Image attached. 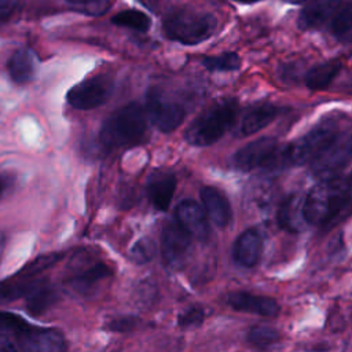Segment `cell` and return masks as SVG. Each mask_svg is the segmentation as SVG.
I'll return each instance as SVG.
<instances>
[{"label": "cell", "instance_id": "9c48e42d", "mask_svg": "<svg viewBox=\"0 0 352 352\" xmlns=\"http://www.w3.org/2000/svg\"><path fill=\"white\" fill-rule=\"evenodd\" d=\"M146 110L148 114V118L151 122L162 132H170L175 131L184 118V110L183 107L172 102L170 99H166L160 92L150 91L147 94V103Z\"/></svg>", "mask_w": 352, "mask_h": 352}, {"label": "cell", "instance_id": "4fadbf2b", "mask_svg": "<svg viewBox=\"0 0 352 352\" xmlns=\"http://www.w3.org/2000/svg\"><path fill=\"white\" fill-rule=\"evenodd\" d=\"M228 305L236 311L249 312L260 316L274 318L279 314V304L270 297L252 294L248 292H232L227 297Z\"/></svg>", "mask_w": 352, "mask_h": 352}, {"label": "cell", "instance_id": "ac0fdd59", "mask_svg": "<svg viewBox=\"0 0 352 352\" xmlns=\"http://www.w3.org/2000/svg\"><path fill=\"white\" fill-rule=\"evenodd\" d=\"M110 275L111 271L104 263L94 261L84 268H78L77 272L70 278V285L76 292L88 294L92 293Z\"/></svg>", "mask_w": 352, "mask_h": 352}, {"label": "cell", "instance_id": "ffe728a7", "mask_svg": "<svg viewBox=\"0 0 352 352\" xmlns=\"http://www.w3.org/2000/svg\"><path fill=\"white\" fill-rule=\"evenodd\" d=\"M58 300L56 292L44 280H37L34 287L26 296L28 311L33 315H41Z\"/></svg>", "mask_w": 352, "mask_h": 352}, {"label": "cell", "instance_id": "f35d334b", "mask_svg": "<svg viewBox=\"0 0 352 352\" xmlns=\"http://www.w3.org/2000/svg\"><path fill=\"white\" fill-rule=\"evenodd\" d=\"M3 187H4V186H3V180L0 179V195H1V192H3Z\"/></svg>", "mask_w": 352, "mask_h": 352}, {"label": "cell", "instance_id": "83f0119b", "mask_svg": "<svg viewBox=\"0 0 352 352\" xmlns=\"http://www.w3.org/2000/svg\"><path fill=\"white\" fill-rule=\"evenodd\" d=\"M248 340L252 345L258 349H267L279 340V333L276 329L270 326H254L248 334Z\"/></svg>", "mask_w": 352, "mask_h": 352}, {"label": "cell", "instance_id": "44dd1931", "mask_svg": "<svg viewBox=\"0 0 352 352\" xmlns=\"http://www.w3.org/2000/svg\"><path fill=\"white\" fill-rule=\"evenodd\" d=\"M10 77L18 84H25L34 74V58L29 50H18L12 54L7 65Z\"/></svg>", "mask_w": 352, "mask_h": 352}, {"label": "cell", "instance_id": "ab89813d", "mask_svg": "<svg viewBox=\"0 0 352 352\" xmlns=\"http://www.w3.org/2000/svg\"><path fill=\"white\" fill-rule=\"evenodd\" d=\"M349 186H351V191H352V175H351V180H349Z\"/></svg>", "mask_w": 352, "mask_h": 352}, {"label": "cell", "instance_id": "e575fe53", "mask_svg": "<svg viewBox=\"0 0 352 352\" xmlns=\"http://www.w3.org/2000/svg\"><path fill=\"white\" fill-rule=\"evenodd\" d=\"M3 249H4V235L0 231V260H1V254H3Z\"/></svg>", "mask_w": 352, "mask_h": 352}, {"label": "cell", "instance_id": "f546056e", "mask_svg": "<svg viewBox=\"0 0 352 352\" xmlns=\"http://www.w3.org/2000/svg\"><path fill=\"white\" fill-rule=\"evenodd\" d=\"M62 256L58 253H50V254H44L37 257L34 261H32L29 265H26L22 271L21 275L26 276V278H32L37 274H40L41 271L50 268L51 265H54Z\"/></svg>", "mask_w": 352, "mask_h": 352}, {"label": "cell", "instance_id": "277c9868", "mask_svg": "<svg viewBox=\"0 0 352 352\" xmlns=\"http://www.w3.org/2000/svg\"><path fill=\"white\" fill-rule=\"evenodd\" d=\"M217 22L212 14L192 8H177L164 19V32L168 38L194 45L208 40L216 30Z\"/></svg>", "mask_w": 352, "mask_h": 352}, {"label": "cell", "instance_id": "4dcf8cb0", "mask_svg": "<svg viewBox=\"0 0 352 352\" xmlns=\"http://www.w3.org/2000/svg\"><path fill=\"white\" fill-rule=\"evenodd\" d=\"M29 327V323H26L21 316L11 312L0 311V333L14 331L18 334Z\"/></svg>", "mask_w": 352, "mask_h": 352}, {"label": "cell", "instance_id": "d6986e66", "mask_svg": "<svg viewBox=\"0 0 352 352\" xmlns=\"http://www.w3.org/2000/svg\"><path fill=\"white\" fill-rule=\"evenodd\" d=\"M304 197L298 194L289 195L278 210V223L290 232H298L307 224L304 216Z\"/></svg>", "mask_w": 352, "mask_h": 352}, {"label": "cell", "instance_id": "d590c367", "mask_svg": "<svg viewBox=\"0 0 352 352\" xmlns=\"http://www.w3.org/2000/svg\"><path fill=\"white\" fill-rule=\"evenodd\" d=\"M236 3H241V4H252V3H257L260 0H234Z\"/></svg>", "mask_w": 352, "mask_h": 352}, {"label": "cell", "instance_id": "e0dca14e", "mask_svg": "<svg viewBox=\"0 0 352 352\" xmlns=\"http://www.w3.org/2000/svg\"><path fill=\"white\" fill-rule=\"evenodd\" d=\"M341 0H312L305 6L297 19V25L302 30L320 28L337 11Z\"/></svg>", "mask_w": 352, "mask_h": 352}, {"label": "cell", "instance_id": "cb8c5ba5", "mask_svg": "<svg viewBox=\"0 0 352 352\" xmlns=\"http://www.w3.org/2000/svg\"><path fill=\"white\" fill-rule=\"evenodd\" d=\"M36 283L37 280H33L32 278H26L21 274H18V276L15 275L12 279L0 282V302L12 301L23 296L26 297Z\"/></svg>", "mask_w": 352, "mask_h": 352}, {"label": "cell", "instance_id": "3957f363", "mask_svg": "<svg viewBox=\"0 0 352 352\" xmlns=\"http://www.w3.org/2000/svg\"><path fill=\"white\" fill-rule=\"evenodd\" d=\"M238 104L234 99H221L199 114L187 128L186 140L198 147L217 142L234 124Z\"/></svg>", "mask_w": 352, "mask_h": 352}, {"label": "cell", "instance_id": "1f68e13d", "mask_svg": "<svg viewBox=\"0 0 352 352\" xmlns=\"http://www.w3.org/2000/svg\"><path fill=\"white\" fill-rule=\"evenodd\" d=\"M204 309L199 307H191L188 309H186L183 314H180L179 316V326L183 329H190V327H195L198 324L202 323L204 320Z\"/></svg>", "mask_w": 352, "mask_h": 352}, {"label": "cell", "instance_id": "30bf717a", "mask_svg": "<svg viewBox=\"0 0 352 352\" xmlns=\"http://www.w3.org/2000/svg\"><path fill=\"white\" fill-rule=\"evenodd\" d=\"M276 151V139L271 136L258 138L246 146L241 147L231 160L235 169L242 172L253 170L258 166L267 165L270 158Z\"/></svg>", "mask_w": 352, "mask_h": 352}, {"label": "cell", "instance_id": "6da1fadb", "mask_svg": "<svg viewBox=\"0 0 352 352\" xmlns=\"http://www.w3.org/2000/svg\"><path fill=\"white\" fill-rule=\"evenodd\" d=\"M351 186L340 176L319 182L304 199V216L307 223L327 226L337 220L349 206Z\"/></svg>", "mask_w": 352, "mask_h": 352}, {"label": "cell", "instance_id": "74e56055", "mask_svg": "<svg viewBox=\"0 0 352 352\" xmlns=\"http://www.w3.org/2000/svg\"><path fill=\"white\" fill-rule=\"evenodd\" d=\"M69 3H76V4H80V3H89V1H94V0H67Z\"/></svg>", "mask_w": 352, "mask_h": 352}, {"label": "cell", "instance_id": "8fae6325", "mask_svg": "<svg viewBox=\"0 0 352 352\" xmlns=\"http://www.w3.org/2000/svg\"><path fill=\"white\" fill-rule=\"evenodd\" d=\"M22 352H65L66 341L55 329H26L16 334Z\"/></svg>", "mask_w": 352, "mask_h": 352}, {"label": "cell", "instance_id": "f1b7e54d", "mask_svg": "<svg viewBox=\"0 0 352 352\" xmlns=\"http://www.w3.org/2000/svg\"><path fill=\"white\" fill-rule=\"evenodd\" d=\"M155 252H157V248L151 238H140L132 246L129 252V257L136 264H146L154 258Z\"/></svg>", "mask_w": 352, "mask_h": 352}, {"label": "cell", "instance_id": "7402d4cb", "mask_svg": "<svg viewBox=\"0 0 352 352\" xmlns=\"http://www.w3.org/2000/svg\"><path fill=\"white\" fill-rule=\"evenodd\" d=\"M278 107L272 104H263L252 109L243 118L241 125L242 135H253L263 128H265L270 122L275 120L278 116Z\"/></svg>", "mask_w": 352, "mask_h": 352}, {"label": "cell", "instance_id": "603a6c76", "mask_svg": "<svg viewBox=\"0 0 352 352\" xmlns=\"http://www.w3.org/2000/svg\"><path fill=\"white\" fill-rule=\"evenodd\" d=\"M340 70H341V63L338 60H329V62L316 65L312 69H309L307 73V78H305L307 87L312 91L324 89L333 82V80L337 77Z\"/></svg>", "mask_w": 352, "mask_h": 352}, {"label": "cell", "instance_id": "5b68a950", "mask_svg": "<svg viewBox=\"0 0 352 352\" xmlns=\"http://www.w3.org/2000/svg\"><path fill=\"white\" fill-rule=\"evenodd\" d=\"M338 136V125L334 120H324L314 126L301 139L290 143L285 150L286 162L302 165L319 155Z\"/></svg>", "mask_w": 352, "mask_h": 352}, {"label": "cell", "instance_id": "52a82bcc", "mask_svg": "<svg viewBox=\"0 0 352 352\" xmlns=\"http://www.w3.org/2000/svg\"><path fill=\"white\" fill-rule=\"evenodd\" d=\"M352 154V136H337L319 155L312 161V172L315 176L324 179L336 177L345 166Z\"/></svg>", "mask_w": 352, "mask_h": 352}, {"label": "cell", "instance_id": "836d02e7", "mask_svg": "<svg viewBox=\"0 0 352 352\" xmlns=\"http://www.w3.org/2000/svg\"><path fill=\"white\" fill-rule=\"evenodd\" d=\"M0 352H19V351L6 336L0 334Z\"/></svg>", "mask_w": 352, "mask_h": 352}, {"label": "cell", "instance_id": "484cf974", "mask_svg": "<svg viewBox=\"0 0 352 352\" xmlns=\"http://www.w3.org/2000/svg\"><path fill=\"white\" fill-rule=\"evenodd\" d=\"M111 22L114 25L129 28V29H133L138 32H147L151 25V19L144 12L138 11V10L120 11L118 14H116L113 16Z\"/></svg>", "mask_w": 352, "mask_h": 352}, {"label": "cell", "instance_id": "8d00e7d4", "mask_svg": "<svg viewBox=\"0 0 352 352\" xmlns=\"http://www.w3.org/2000/svg\"><path fill=\"white\" fill-rule=\"evenodd\" d=\"M283 1L290 3V4H301V3H304V1H307V0H283Z\"/></svg>", "mask_w": 352, "mask_h": 352}, {"label": "cell", "instance_id": "9a60e30c", "mask_svg": "<svg viewBox=\"0 0 352 352\" xmlns=\"http://www.w3.org/2000/svg\"><path fill=\"white\" fill-rule=\"evenodd\" d=\"M201 201L208 219L217 227H226L231 220V208L226 195L212 186L201 188Z\"/></svg>", "mask_w": 352, "mask_h": 352}, {"label": "cell", "instance_id": "4316f807", "mask_svg": "<svg viewBox=\"0 0 352 352\" xmlns=\"http://www.w3.org/2000/svg\"><path fill=\"white\" fill-rule=\"evenodd\" d=\"M202 65L209 72H232L241 67V58L235 52H226L216 56H205Z\"/></svg>", "mask_w": 352, "mask_h": 352}, {"label": "cell", "instance_id": "8992f818", "mask_svg": "<svg viewBox=\"0 0 352 352\" xmlns=\"http://www.w3.org/2000/svg\"><path fill=\"white\" fill-rule=\"evenodd\" d=\"M190 248L191 236L177 221H170L164 226L161 234V257L169 271H177L186 264Z\"/></svg>", "mask_w": 352, "mask_h": 352}, {"label": "cell", "instance_id": "7c38bea8", "mask_svg": "<svg viewBox=\"0 0 352 352\" xmlns=\"http://www.w3.org/2000/svg\"><path fill=\"white\" fill-rule=\"evenodd\" d=\"M176 221L194 239L204 241L209 235L208 216L195 201L186 199L177 205Z\"/></svg>", "mask_w": 352, "mask_h": 352}, {"label": "cell", "instance_id": "7a4b0ae2", "mask_svg": "<svg viewBox=\"0 0 352 352\" xmlns=\"http://www.w3.org/2000/svg\"><path fill=\"white\" fill-rule=\"evenodd\" d=\"M146 113L138 103H129L114 111L100 129V142L107 148L128 147L139 143L146 133Z\"/></svg>", "mask_w": 352, "mask_h": 352}, {"label": "cell", "instance_id": "d4e9b609", "mask_svg": "<svg viewBox=\"0 0 352 352\" xmlns=\"http://www.w3.org/2000/svg\"><path fill=\"white\" fill-rule=\"evenodd\" d=\"M331 32L340 41H352V0L344 4L333 18Z\"/></svg>", "mask_w": 352, "mask_h": 352}, {"label": "cell", "instance_id": "5bb4252c", "mask_svg": "<svg viewBox=\"0 0 352 352\" xmlns=\"http://www.w3.org/2000/svg\"><path fill=\"white\" fill-rule=\"evenodd\" d=\"M176 177L168 170H154L147 180V195L157 210H166L173 198Z\"/></svg>", "mask_w": 352, "mask_h": 352}, {"label": "cell", "instance_id": "ba28073f", "mask_svg": "<svg viewBox=\"0 0 352 352\" xmlns=\"http://www.w3.org/2000/svg\"><path fill=\"white\" fill-rule=\"evenodd\" d=\"M111 88L113 84L109 77H91L84 81H80L67 92V102L74 109H94L109 99Z\"/></svg>", "mask_w": 352, "mask_h": 352}, {"label": "cell", "instance_id": "d6a6232c", "mask_svg": "<svg viewBox=\"0 0 352 352\" xmlns=\"http://www.w3.org/2000/svg\"><path fill=\"white\" fill-rule=\"evenodd\" d=\"M21 0H0V21H4L12 15Z\"/></svg>", "mask_w": 352, "mask_h": 352}, {"label": "cell", "instance_id": "2e32d148", "mask_svg": "<svg viewBox=\"0 0 352 352\" xmlns=\"http://www.w3.org/2000/svg\"><path fill=\"white\" fill-rule=\"evenodd\" d=\"M263 249L261 235L257 230L249 228L243 231L235 241L232 257L235 263L245 268H252L257 264Z\"/></svg>", "mask_w": 352, "mask_h": 352}]
</instances>
